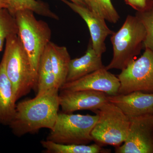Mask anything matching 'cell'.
I'll use <instances>...</instances> for the list:
<instances>
[{
  "mask_svg": "<svg viewBox=\"0 0 153 153\" xmlns=\"http://www.w3.org/2000/svg\"><path fill=\"white\" fill-rule=\"evenodd\" d=\"M59 90L54 88L16 104L15 116L9 126L13 134L21 137L36 133L42 128L52 129L60 106Z\"/></svg>",
  "mask_w": 153,
  "mask_h": 153,
  "instance_id": "1",
  "label": "cell"
},
{
  "mask_svg": "<svg viewBox=\"0 0 153 153\" xmlns=\"http://www.w3.org/2000/svg\"><path fill=\"white\" fill-rule=\"evenodd\" d=\"M3 57L6 73L17 101L33 89L37 91V79L18 34L10 35L6 39Z\"/></svg>",
  "mask_w": 153,
  "mask_h": 153,
  "instance_id": "2",
  "label": "cell"
},
{
  "mask_svg": "<svg viewBox=\"0 0 153 153\" xmlns=\"http://www.w3.org/2000/svg\"><path fill=\"white\" fill-rule=\"evenodd\" d=\"M34 13L30 10H23L17 12L14 17L18 27V36L38 81L39 62L51 41L52 31L47 23L36 19Z\"/></svg>",
  "mask_w": 153,
  "mask_h": 153,
  "instance_id": "3",
  "label": "cell"
},
{
  "mask_svg": "<svg viewBox=\"0 0 153 153\" xmlns=\"http://www.w3.org/2000/svg\"><path fill=\"white\" fill-rule=\"evenodd\" d=\"M111 37L113 49L111 61L107 70H123L139 55L146 36L144 27L135 16L128 15L121 27Z\"/></svg>",
  "mask_w": 153,
  "mask_h": 153,
  "instance_id": "4",
  "label": "cell"
},
{
  "mask_svg": "<svg viewBox=\"0 0 153 153\" xmlns=\"http://www.w3.org/2000/svg\"><path fill=\"white\" fill-rule=\"evenodd\" d=\"M97 122L91 132L94 141L100 146L118 147L125 141L130 120L120 108L109 101L95 112Z\"/></svg>",
  "mask_w": 153,
  "mask_h": 153,
  "instance_id": "5",
  "label": "cell"
},
{
  "mask_svg": "<svg viewBox=\"0 0 153 153\" xmlns=\"http://www.w3.org/2000/svg\"><path fill=\"white\" fill-rule=\"evenodd\" d=\"M98 118L90 115L58 113L47 140L61 144H88L93 141L91 132Z\"/></svg>",
  "mask_w": 153,
  "mask_h": 153,
  "instance_id": "6",
  "label": "cell"
},
{
  "mask_svg": "<svg viewBox=\"0 0 153 153\" xmlns=\"http://www.w3.org/2000/svg\"><path fill=\"white\" fill-rule=\"evenodd\" d=\"M117 77L120 83L119 94L136 91L153 93V51L145 49L143 55L131 62Z\"/></svg>",
  "mask_w": 153,
  "mask_h": 153,
  "instance_id": "7",
  "label": "cell"
},
{
  "mask_svg": "<svg viewBox=\"0 0 153 153\" xmlns=\"http://www.w3.org/2000/svg\"><path fill=\"white\" fill-rule=\"evenodd\" d=\"M125 141L115 148L116 153H153V114L130 118Z\"/></svg>",
  "mask_w": 153,
  "mask_h": 153,
  "instance_id": "8",
  "label": "cell"
},
{
  "mask_svg": "<svg viewBox=\"0 0 153 153\" xmlns=\"http://www.w3.org/2000/svg\"><path fill=\"white\" fill-rule=\"evenodd\" d=\"M120 86L117 76L105 67L75 81L66 82L60 88V90H92L114 96L119 94Z\"/></svg>",
  "mask_w": 153,
  "mask_h": 153,
  "instance_id": "9",
  "label": "cell"
},
{
  "mask_svg": "<svg viewBox=\"0 0 153 153\" xmlns=\"http://www.w3.org/2000/svg\"><path fill=\"white\" fill-rule=\"evenodd\" d=\"M60 90V105L62 112L65 113L83 110L95 113L102 105L108 101V95L101 91Z\"/></svg>",
  "mask_w": 153,
  "mask_h": 153,
  "instance_id": "10",
  "label": "cell"
},
{
  "mask_svg": "<svg viewBox=\"0 0 153 153\" xmlns=\"http://www.w3.org/2000/svg\"><path fill=\"white\" fill-rule=\"evenodd\" d=\"M78 14L87 24L91 35L93 49L97 54L102 56L106 51L105 43L107 37L114 32L107 26L104 19L94 13L87 7L77 4L68 0H60Z\"/></svg>",
  "mask_w": 153,
  "mask_h": 153,
  "instance_id": "11",
  "label": "cell"
},
{
  "mask_svg": "<svg viewBox=\"0 0 153 153\" xmlns=\"http://www.w3.org/2000/svg\"><path fill=\"white\" fill-rule=\"evenodd\" d=\"M108 100L129 119L153 114V93L134 91L127 94L108 95Z\"/></svg>",
  "mask_w": 153,
  "mask_h": 153,
  "instance_id": "12",
  "label": "cell"
},
{
  "mask_svg": "<svg viewBox=\"0 0 153 153\" xmlns=\"http://www.w3.org/2000/svg\"><path fill=\"white\" fill-rule=\"evenodd\" d=\"M105 67L102 56L97 54L90 39L85 54L79 58L71 59L69 61L66 82L75 81Z\"/></svg>",
  "mask_w": 153,
  "mask_h": 153,
  "instance_id": "13",
  "label": "cell"
},
{
  "mask_svg": "<svg viewBox=\"0 0 153 153\" xmlns=\"http://www.w3.org/2000/svg\"><path fill=\"white\" fill-rule=\"evenodd\" d=\"M16 100L7 76L4 57L0 63V124L9 126L16 112Z\"/></svg>",
  "mask_w": 153,
  "mask_h": 153,
  "instance_id": "14",
  "label": "cell"
},
{
  "mask_svg": "<svg viewBox=\"0 0 153 153\" xmlns=\"http://www.w3.org/2000/svg\"><path fill=\"white\" fill-rule=\"evenodd\" d=\"M52 69L59 88L66 82L68 64L71 60L67 48L50 41L48 44Z\"/></svg>",
  "mask_w": 153,
  "mask_h": 153,
  "instance_id": "15",
  "label": "cell"
},
{
  "mask_svg": "<svg viewBox=\"0 0 153 153\" xmlns=\"http://www.w3.org/2000/svg\"><path fill=\"white\" fill-rule=\"evenodd\" d=\"M55 87L59 88L52 69L50 50L48 44L41 56L39 62L37 94H40Z\"/></svg>",
  "mask_w": 153,
  "mask_h": 153,
  "instance_id": "16",
  "label": "cell"
},
{
  "mask_svg": "<svg viewBox=\"0 0 153 153\" xmlns=\"http://www.w3.org/2000/svg\"><path fill=\"white\" fill-rule=\"evenodd\" d=\"M45 152L48 153H109L110 150L103 149L102 146L94 144L65 145L57 143L50 141H41Z\"/></svg>",
  "mask_w": 153,
  "mask_h": 153,
  "instance_id": "17",
  "label": "cell"
},
{
  "mask_svg": "<svg viewBox=\"0 0 153 153\" xmlns=\"http://www.w3.org/2000/svg\"><path fill=\"white\" fill-rule=\"evenodd\" d=\"M7 10L14 16L18 11L30 10L38 15L58 20V16L51 10L46 3L36 0H7Z\"/></svg>",
  "mask_w": 153,
  "mask_h": 153,
  "instance_id": "18",
  "label": "cell"
},
{
  "mask_svg": "<svg viewBox=\"0 0 153 153\" xmlns=\"http://www.w3.org/2000/svg\"><path fill=\"white\" fill-rule=\"evenodd\" d=\"M87 7L94 13L110 23L115 24L120 17L111 0H85Z\"/></svg>",
  "mask_w": 153,
  "mask_h": 153,
  "instance_id": "19",
  "label": "cell"
},
{
  "mask_svg": "<svg viewBox=\"0 0 153 153\" xmlns=\"http://www.w3.org/2000/svg\"><path fill=\"white\" fill-rule=\"evenodd\" d=\"M18 27L15 17L7 9L0 10V52L8 36L18 34Z\"/></svg>",
  "mask_w": 153,
  "mask_h": 153,
  "instance_id": "20",
  "label": "cell"
},
{
  "mask_svg": "<svg viewBox=\"0 0 153 153\" xmlns=\"http://www.w3.org/2000/svg\"><path fill=\"white\" fill-rule=\"evenodd\" d=\"M135 16L142 22L146 30L143 48L153 51V8L143 12H137Z\"/></svg>",
  "mask_w": 153,
  "mask_h": 153,
  "instance_id": "21",
  "label": "cell"
},
{
  "mask_svg": "<svg viewBox=\"0 0 153 153\" xmlns=\"http://www.w3.org/2000/svg\"><path fill=\"white\" fill-rule=\"evenodd\" d=\"M125 1L137 12H143L153 8V0H125Z\"/></svg>",
  "mask_w": 153,
  "mask_h": 153,
  "instance_id": "22",
  "label": "cell"
},
{
  "mask_svg": "<svg viewBox=\"0 0 153 153\" xmlns=\"http://www.w3.org/2000/svg\"><path fill=\"white\" fill-rule=\"evenodd\" d=\"M8 7L7 1V0H0V10L6 9L7 10Z\"/></svg>",
  "mask_w": 153,
  "mask_h": 153,
  "instance_id": "23",
  "label": "cell"
},
{
  "mask_svg": "<svg viewBox=\"0 0 153 153\" xmlns=\"http://www.w3.org/2000/svg\"><path fill=\"white\" fill-rule=\"evenodd\" d=\"M69 1H71L72 2L77 4L87 7L85 0H69Z\"/></svg>",
  "mask_w": 153,
  "mask_h": 153,
  "instance_id": "24",
  "label": "cell"
}]
</instances>
